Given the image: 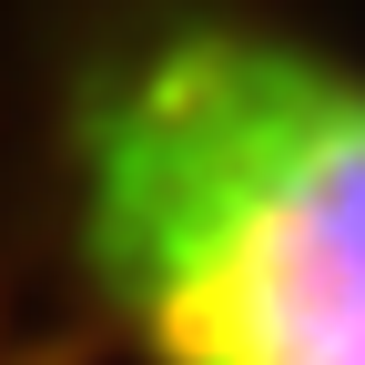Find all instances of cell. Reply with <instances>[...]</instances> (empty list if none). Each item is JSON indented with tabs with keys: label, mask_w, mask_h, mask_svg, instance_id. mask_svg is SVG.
I'll use <instances>...</instances> for the list:
<instances>
[{
	"label": "cell",
	"mask_w": 365,
	"mask_h": 365,
	"mask_svg": "<svg viewBox=\"0 0 365 365\" xmlns=\"http://www.w3.org/2000/svg\"><path fill=\"white\" fill-rule=\"evenodd\" d=\"M61 193L143 365H365V61L153 11L71 71Z\"/></svg>",
	"instance_id": "1"
}]
</instances>
